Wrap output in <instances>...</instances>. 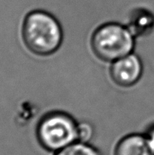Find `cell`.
I'll return each instance as SVG.
<instances>
[{
  "label": "cell",
  "mask_w": 154,
  "mask_h": 155,
  "mask_svg": "<svg viewBox=\"0 0 154 155\" xmlns=\"http://www.w3.org/2000/svg\"><path fill=\"white\" fill-rule=\"evenodd\" d=\"M22 37L29 51L38 56H50L62 43L61 26L56 18L42 10L31 11L26 15Z\"/></svg>",
  "instance_id": "cell-1"
},
{
  "label": "cell",
  "mask_w": 154,
  "mask_h": 155,
  "mask_svg": "<svg viewBox=\"0 0 154 155\" xmlns=\"http://www.w3.org/2000/svg\"><path fill=\"white\" fill-rule=\"evenodd\" d=\"M78 122L62 111L49 112L41 118L36 129L39 144L48 152L56 153L78 141Z\"/></svg>",
  "instance_id": "cell-2"
},
{
  "label": "cell",
  "mask_w": 154,
  "mask_h": 155,
  "mask_svg": "<svg viewBox=\"0 0 154 155\" xmlns=\"http://www.w3.org/2000/svg\"><path fill=\"white\" fill-rule=\"evenodd\" d=\"M134 36L128 27L116 22H109L99 27L91 38V48L98 58L113 62L133 53Z\"/></svg>",
  "instance_id": "cell-3"
},
{
  "label": "cell",
  "mask_w": 154,
  "mask_h": 155,
  "mask_svg": "<svg viewBox=\"0 0 154 155\" xmlns=\"http://www.w3.org/2000/svg\"><path fill=\"white\" fill-rule=\"evenodd\" d=\"M110 76L117 85L129 87L139 81L143 74V64L137 55L130 53L112 62Z\"/></svg>",
  "instance_id": "cell-4"
},
{
  "label": "cell",
  "mask_w": 154,
  "mask_h": 155,
  "mask_svg": "<svg viewBox=\"0 0 154 155\" xmlns=\"http://www.w3.org/2000/svg\"><path fill=\"white\" fill-rule=\"evenodd\" d=\"M113 155H154L145 134H129L117 142Z\"/></svg>",
  "instance_id": "cell-5"
},
{
  "label": "cell",
  "mask_w": 154,
  "mask_h": 155,
  "mask_svg": "<svg viewBox=\"0 0 154 155\" xmlns=\"http://www.w3.org/2000/svg\"><path fill=\"white\" fill-rule=\"evenodd\" d=\"M128 28L134 37L148 34L154 28V16L148 10H136L129 18Z\"/></svg>",
  "instance_id": "cell-6"
},
{
  "label": "cell",
  "mask_w": 154,
  "mask_h": 155,
  "mask_svg": "<svg viewBox=\"0 0 154 155\" xmlns=\"http://www.w3.org/2000/svg\"><path fill=\"white\" fill-rule=\"evenodd\" d=\"M53 155H103L100 149L90 143L76 142L54 153Z\"/></svg>",
  "instance_id": "cell-7"
},
{
  "label": "cell",
  "mask_w": 154,
  "mask_h": 155,
  "mask_svg": "<svg viewBox=\"0 0 154 155\" xmlns=\"http://www.w3.org/2000/svg\"><path fill=\"white\" fill-rule=\"evenodd\" d=\"M94 134V127L88 122H80L78 123L77 127V138L79 142L90 143L93 139Z\"/></svg>",
  "instance_id": "cell-8"
},
{
  "label": "cell",
  "mask_w": 154,
  "mask_h": 155,
  "mask_svg": "<svg viewBox=\"0 0 154 155\" xmlns=\"http://www.w3.org/2000/svg\"><path fill=\"white\" fill-rule=\"evenodd\" d=\"M144 134L148 144L152 150V152L154 153V124H152V126L148 128V130H147V132Z\"/></svg>",
  "instance_id": "cell-9"
}]
</instances>
